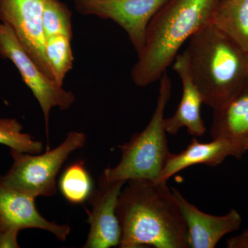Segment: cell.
<instances>
[{"label":"cell","mask_w":248,"mask_h":248,"mask_svg":"<svg viewBox=\"0 0 248 248\" xmlns=\"http://www.w3.org/2000/svg\"><path fill=\"white\" fill-rule=\"evenodd\" d=\"M0 57L14 63L22 79L36 98L45 117L46 131L48 138L49 117L53 108L65 110L70 108L76 97L41 70L28 53L9 27L0 23Z\"/></svg>","instance_id":"6"},{"label":"cell","mask_w":248,"mask_h":248,"mask_svg":"<svg viewBox=\"0 0 248 248\" xmlns=\"http://www.w3.org/2000/svg\"><path fill=\"white\" fill-rule=\"evenodd\" d=\"M46 0H0V21L14 32L41 70L54 79L45 53L42 16Z\"/></svg>","instance_id":"8"},{"label":"cell","mask_w":248,"mask_h":248,"mask_svg":"<svg viewBox=\"0 0 248 248\" xmlns=\"http://www.w3.org/2000/svg\"><path fill=\"white\" fill-rule=\"evenodd\" d=\"M122 190L117 215L121 248H189L182 209L167 182L134 179Z\"/></svg>","instance_id":"1"},{"label":"cell","mask_w":248,"mask_h":248,"mask_svg":"<svg viewBox=\"0 0 248 248\" xmlns=\"http://www.w3.org/2000/svg\"><path fill=\"white\" fill-rule=\"evenodd\" d=\"M220 0H169L152 19L144 46L131 71L139 87L158 81L179 50L196 32L212 22Z\"/></svg>","instance_id":"2"},{"label":"cell","mask_w":248,"mask_h":248,"mask_svg":"<svg viewBox=\"0 0 248 248\" xmlns=\"http://www.w3.org/2000/svg\"><path fill=\"white\" fill-rule=\"evenodd\" d=\"M185 53L203 104L213 110L248 81V59L212 22L191 37Z\"/></svg>","instance_id":"3"},{"label":"cell","mask_w":248,"mask_h":248,"mask_svg":"<svg viewBox=\"0 0 248 248\" xmlns=\"http://www.w3.org/2000/svg\"><path fill=\"white\" fill-rule=\"evenodd\" d=\"M35 200V197L8 185L0 175V232L18 234L21 230L35 228L52 233L59 241H66L71 227L46 219L36 208Z\"/></svg>","instance_id":"10"},{"label":"cell","mask_w":248,"mask_h":248,"mask_svg":"<svg viewBox=\"0 0 248 248\" xmlns=\"http://www.w3.org/2000/svg\"><path fill=\"white\" fill-rule=\"evenodd\" d=\"M124 181L109 182L102 175L98 188L90 196L92 206L88 212L90 232L84 248H109L120 246L122 229L117 215V205Z\"/></svg>","instance_id":"9"},{"label":"cell","mask_w":248,"mask_h":248,"mask_svg":"<svg viewBox=\"0 0 248 248\" xmlns=\"http://www.w3.org/2000/svg\"><path fill=\"white\" fill-rule=\"evenodd\" d=\"M245 150H246V152L248 151V139L246 141V146H245Z\"/></svg>","instance_id":"21"},{"label":"cell","mask_w":248,"mask_h":248,"mask_svg":"<svg viewBox=\"0 0 248 248\" xmlns=\"http://www.w3.org/2000/svg\"><path fill=\"white\" fill-rule=\"evenodd\" d=\"M229 156L241 157L231 142L223 139H213L211 141L202 143L194 138L185 150L179 153H171L157 182H168L174 174L196 165L215 167Z\"/></svg>","instance_id":"14"},{"label":"cell","mask_w":248,"mask_h":248,"mask_svg":"<svg viewBox=\"0 0 248 248\" xmlns=\"http://www.w3.org/2000/svg\"><path fill=\"white\" fill-rule=\"evenodd\" d=\"M227 248H248V228L236 236L227 240Z\"/></svg>","instance_id":"20"},{"label":"cell","mask_w":248,"mask_h":248,"mask_svg":"<svg viewBox=\"0 0 248 248\" xmlns=\"http://www.w3.org/2000/svg\"><path fill=\"white\" fill-rule=\"evenodd\" d=\"M86 140L85 134L72 131L61 144L42 155L10 150L14 164L3 176L5 182L35 198L55 195L59 171L73 152L84 147Z\"/></svg>","instance_id":"5"},{"label":"cell","mask_w":248,"mask_h":248,"mask_svg":"<svg viewBox=\"0 0 248 248\" xmlns=\"http://www.w3.org/2000/svg\"><path fill=\"white\" fill-rule=\"evenodd\" d=\"M212 24L248 59V0H220L214 12Z\"/></svg>","instance_id":"15"},{"label":"cell","mask_w":248,"mask_h":248,"mask_svg":"<svg viewBox=\"0 0 248 248\" xmlns=\"http://www.w3.org/2000/svg\"><path fill=\"white\" fill-rule=\"evenodd\" d=\"M80 14L110 19L124 29L138 55L152 19L169 0H73Z\"/></svg>","instance_id":"7"},{"label":"cell","mask_w":248,"mask_h":248,"mask_svg":"<svg viewBox=\"0 0 248 248\" xmlns=\"http://www.w3.org/2000/svg\"><path fill=\"white\" fill-rule=\"evenodd\" d=\"M172 190L185 218L189 248H215L222 238L237 231L242 224V217L235 209L223 216L209 215L186 200L177 189L172 187Z\"/></svg>","instance_id":"11"},{"label":"cell","mask_w":248,"mask_h":248,"mask_svg":"<svg viewBox=\"0 0 248 248\" xmlns=\"http://www.w3.org/2000/svg\"><path fill=\"white\" fill-rule=\"evenodd\" d=\"M42 27L45 38L63 35L73 37L72 13L60 0H46L42 16Z\"/></svg>","instance_id":"18"},{"label":"cell","mask_w":248,"mask_h":248,"mask_svg":"<svg viewBox=\"0 0 248 248\" xmlns=\"http://www.w3.org/2000/svg\"><path fill=\"white\" fill-rule=\"evenodd\" d=\"M213 111L212 138L231 142L242 156L248 139V81Z\"/></svg>","instance_id":"13"},{"label":"cell","mask_w":248,"mask_h":248,"mask_svg":"<svg viewBox=\"0 0 248 248\" xmlns=\"http://www.w3.org/2000/svg\"><path fill=\"white\" fill-rule=\"evenodd\" d=\"M0 143L29 154H38L43 150L42 142L23 133L22 125L16 119H0Z\"/></svg>","instance_id":"19"},{"label":"cell","mask_w":248,"mask_h":248,"mask_svg":"<svg viewBox=\"0 0 248 248\" xmlns=\"http://www.w3.org/2000/svg\"><path fill=\"white\" fill-rule=\"evenodd\" d=\"M62 195L70 203L80 204L89 200L93 192V182L83 161L69 165L59 182Z\"/></svg>","instance_id":"16"},{"label":"cell","mask_w":248,"mask_h":248,"mask_svg":"<svg viewBox=\"0 0 248 248\" xmlns=\"http://www.w3.org/2000/svg\"><path fill=\"white\" fill-rule=\"evenodd\" d=\"M159 95L151 121L141 133L119 146L121 159L117 166L104 170L109 182L147 179L157 181L171 153L164 126L165 111L172 94V81L167 73L160 78Z\"/></svg>","instance_id":"4"},{"label":"cell","mask_w":248,"mask_h":248,"mask_svg":"<svg viewBox=\"0 0 248 248\" xmlns=\"http://www.w3.org/2000/svg\"><path fill=\"white\" fill-rule=\"evenodd\" d=\"M71 39L66 36L56 35L47 37L45 41V53L53 72L54 79L63 85L65 77L73 67V50Z\"/></svg>","instance_id":"17"},{"label":"cell","mask_w":248,"mask_h":248,"mask_svg":"<svg viewBox=\"0 0 248 248\" xmlns=\"http://www.w3.org/2000/svg\"><path fill=\"white\" fill-rule=\"evenodd\" d=\"M172 68L182 81V95L176 112L164 120L166 133L176 135L185 128L191 136L200 138L206 133V126L201 114L203 97L191 76L188 60L185 51L179 53L172 63Z\"/></svg>","instance_id":"12"}]
</instances>
